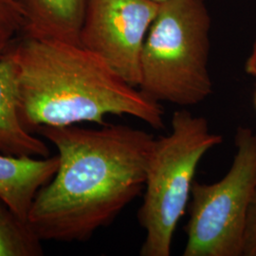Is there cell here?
Wrapping results in <instances>:
<instances>
[{"instance_id":"obj_7","label":"cell","mask_w":256,"mask_h":256,"mask_svg":"<svg viewBox=\"0 0 256 256\" xmlns=\"http://www.w3.org/2000/svg\"><path fill=\"white\" fill-rule=\"evenodd\" d=\"M22 10V36L80 45L88 0H14Z\"/></svg>"},{"instance_id":"obj_6","label":"cell","mask_w":256,"mask_h":256,"mask_svg":"<svg viewBox=\"0 0 256 256\" xmlns=\"http://www.w3.org/2000/svg\"><path fill=\"white\" fill-rule=\"evenodd\" d=\"M158 8L152 0H88L80 45L138 88L142 52Z\"/></svg>"},{"instance_id":"obj_3","label":"cell","mask_w":256,"mask_h":256,"mask_svg":"<svg viewBox=\"0 0 256 256\" xmlns=\"http://www.w3.org/2000/svg\"><path fill=\"white\" fill-rule=\"evenodd\" d=\"M210 18L204 0H165L147 34L138 90L151 100L196 106L212 92Z\"/></svg>"},{"instance_id":"obj_1","label":"cell","mask_w":256,"mask_h":256,"mask_svg":"<svg viewBox=\"0 0 256 256\" xmlns=\"http://www.w3.org/2000/svg\"><path fill=\"white\" fill-rule=\"evenodd\" d=\"M59 166L42 187L27 222L41 241L82 242L112 223L144 188L155 138L124 124L97 129L39 126Z\"/></svg>"},{"instance_id":"obj_13","label":"cell","mask_w":256,"mask_h":256,"mask_svg":"<svg viewBox=\"0 0 256 256\" xmlns=\"http://www.w3.org/2000/svg\"><path fill=\"white\" fill-rule=\"evenodd\" d=\"M245 72L248 75L256 77V39L252 50L248 57L245 64Z\"/></svg>"},{"instance_id":"obj_15","label":"cell","mask_w":256,"mask_h":256,"mask_svg":"<svg viewBox=\"0 0 256 256\" xmlns=\"http://www.w3.org/2000/svg\"><path fill=\"white\" fill-rule=\"evenodd\" d=\"M254 106H256V95H254Z\"/></svg>"},{"instance_id":"obj_5","label":"cell","mask_w":256,"mask_h":256,"mask_svg":"<svg viewBox=\"0 0 256 256\" xmlns=\"http://www.w3.org/2000/svg\"><path fill=\"white\" fill-rule=\"evenodd\" d=\"M232 166L220 180L194 182L183 256H242L256 187V132L240 126Z\"/></svg>"},{"instance_id":"obj_10","label":"cell","mask_w":256,"mask_h":256,"mask_svg":"<svg viewBox=\"0 0 256 256\" xmlns=\"http://www.w3.org/2000/svg\"><path fill=\"white\" fill-rule=\"evenodd\" d=\"M41 242L27 220L0 196V256H43Z\"/></svg>"},{"instance_id":"obj_2","label":"cell","mask_w":256,"mask_h":256,"mask_svg":"<svg viewBox=\"0 0 256 256\" xmlns=\"http://www.w3.org/2000/svg\"><path fill=\"white\" fill-rule=\"evenodd\" d=\"M8 55L16 68L20 118L30 132L81 122L104 126L110 115L164 126L160 104L81 45L21 36Z\"/></svg>"},{"instance_id":"obj_9","label":"cell","mask_w":256,"mask_h":256,"mask_svg":"<svg viewBox=\"0 0 256 256\" xmlns=\"http://www.w3.org/2000/svg\"><path fill=\"white\" fill-rule=\"evenodd\" d=\"M58 166V156L30 158L0 154V196L20 218L27 220L37 192L52 180Z\"/></svg>"},{"instance_id":"obj_4","label":"cell","mask_w":256,"mask_h":256,"mask_svg":"<svg viewBox=\"0 0 256 256\" xmlns=\"http://www.w3.org/2000/svg\"><path fill=\"white\" fill-rule=\"evenodd\" d=\"M171 132L155 138L147 164L144 200L138 212L146 232L142 256H170L174 232L191 198L194 174L210 150L223 142L208 120L176 110Z\"/></svg>"},{"instance_id":"obj_11","label":"cell","mask_w":256,"mask_h":256,"mask_svg":"<svg viewBox=\"0 0 256 256\" xmlns=\"http://www.w3.org/2000/svg\"><path fill=\"white\" fill-rule=\"evenodd\" d=\"M25 19L14 0H0V59L23 36Z\"/></svg>"},{"instance_id":"obj_14","label":"cell","mask_w":256,"mask_h":256,"mask_svg":"<svg viewBox=\"0 0 256 256\" xmlns=\"http://www.w3.org/2000/svg\"><path fill=\"white\" fill-rule=\"evenodd\" d=\"M152 1H155V2H158V3H162V2H164L165 0H152Z\"/></svg>"},{"instance_id":"obj_12","label":"cell","mask_w":256,"mask_h":256,"mask_svg":"<svg viewBox=\"0 0 256 256\" xmlns=\"http://www.w3.org/2000/svg\"><path fill=\"white\" fill-rule=\"evenodd\" d=\"M243 256H256V187L248 212Z\"/></svg>"},{"instance_id":"obj_8","label":"cell","mask_w":256,"mask_h":256,"mask_svg":"<svg viewBox=\"0 0 256 256\" xmlns=\"http://www.w3.org/2000/svg\"><path fill=\"white\" fill-rule=\"evenodd\" d=\"M0 154L48 158L45 142L24 126L18 110L16 68L7 54L0 59Z\"/></svg>"}]
</instances>
